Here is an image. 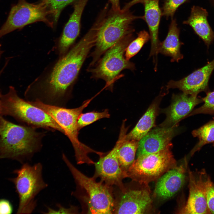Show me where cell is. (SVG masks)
Returning <instances> with one entry per match:
<instances>
[{"label": "cell", "mask_w": 214, "mask_h": 214, "mask_svg": "<svg viewBox=\"0 0 214 214\" xmlns=\"http://www.w3.org/2000/svg\"><path fill=\"white\" fill-rule=\"evenodd\" d=\"M139 141L137 140L125 139L119 148L117 152L118 158L121 168L124 172L125 177L126 172L135 160Z\"/></svg>", "instance_id": "obj_23"}, {"label": "cell", "mask_w": 214, "mask_h": 214, "mask_svg": "<svg viewBox=\"0 0 214 214\" xmlns=\"http://www.w3.org/2000/svg\"><path fill=\"white\" fill-rule=\"evenodd\" d=\"M36 129L15 124L0 115V159H14L22 164L30 160L41 150L45 135Z\"/></svg>", "instance_id": "obj_2"}, {"label": "cell", "mask_w": 214, "mask_h": 214, "mask_svg": "<svg viewBox=\"0 0 214 214\" xmlns=\"http://www.w3.org/2000/svg\"><path fill=\"white\" fill-rule=\"evenodd\" d=\"M187 163L170 169L157 180L154 195L162 200L169 199L176 194L184 183Z\"/></svg>", "instance_id": "obj_16"}, {"label": "cell", "mask_w": 214, "mask_h": 214, "mask_svg": "<svg viewBox=\"0 0 214 214\" xmlns=\"http://www.w3.org/2000/svg\"><path fill=\"white\" fill-rule=\"evenodd\" d=\"M3 53V51H2V50L1 47V46L0 45V58L1 57V56L2 55Z\"/></svg>", "instance_id": "obj_36"}, {"label": "cell", "mask_w": 214, "mask_h": 214, "mask_svg": "<svg viewBox=\"0 0 214 214\" xmlns=\"http://www.w3.org/2000/svg\"><path fill=\"white\" fill-rule=\"evenodd\" d=\"M212 1L213 4L214 5V0H212Z\"/></svg>", "instance_id": "obj_37"}, {"label": "cell", "mask_w": 214, "mask_h": 214, "mask_svg": "<svg viewBox=\"0 0 214 214\" xmlns=\"http://www.w3.org/2000/svg\"><path fill=\"white\" fill-rule=\"evenodd\" d=\"M89 0H77L73 11L65 25L59 41L57 51L61 56L65 54L78 36L80 29L81 15Z\"/></svg>", "instance_id": "obj_18"}, {"label": "cell", "mask_w": 214, "mask_h": 214, "mask_svg": "<svg viewBox=\"0 0 214 214\" xmlns=\"http://www.w3.org/2000/svg\"><path fill=\"white\" fill-rule=\"evenodd\" d=\"M93 36L87 32L48 72L28 87L25 96L29 102L66 107L71 98L74 85L90 50L95 46Z\"/></svg>", "instance_id": "obj_1"}, {"label": "cell", "mask_w": 214, "mask_h": 214, "mask_svg": "<svg viewBox=\"0 0 214 214\" xmlns=\"http://www.w3.org/2000/svg\"><path fill=\"white\" fill-rule=\"evenodd\" d=\"M133 38V34L127 35L108 50L95 66L88 69L92 77L104 80L106 87L111 90L122 71L126 69L132 70L135 69L134 64L126 59L125 56L126 49Z\"/></svg>", "instance_id": "obj_8"}, {"label": "cell", "mask_w": 214, "mask_h": 214, "mask_svg": "<svg viewBox=\"0 0 214 214\" xmlns=\"http://www.w3.org/2000/svg\"><path fill=\"white\" fill-rule=\"evenodd\" d=\"M203 102L202 98L198 97L197 95L183 93L173 94L170 105L163 110L162 112L166 115V118L159 126L176 127L181 119L189 114L195 106Z\"/></svg>", "instance_id": "obj_14"}, {"label": "cell", "mask_w": 214, "mask_h": 214, "mask_svg": "<svg viewBox=\"0 0 214 214\" xmlns=\"http://www.w3.org/2000/svg\"><path fill=\"white\" fill-rule=\"evenodd\" d=\"M14 171L16 176L11 178L19 197L17 214H30L35 209L36 196L46 188L48 184L43 180V166L40 163L31 165L28 162Z\"/></svg>", "instance_id": "obj_6"}, {"label": "cell", "mask_w": 214, "mask_h": 214, "mask_svg": "<svg viewBox=\"0 0 214 214\" xmlns=\"http://www.w3.org/2000/svg\"><path fill=\"white\" fill-rule=\"evenodd\" d=\"M58 207L57 210H54L49 207H47V213L48 214H73L78 213V209L77 207L73 205H71L69 207L66 208L61 204H57L56 205Z\"/></svg>", "instance_id": "obj_31"}, {"label": "cell", "mask_w": 214, "mask_h": 214, "mask_svg": "<svg viewBox=\"0 0 214 214\" xmlns=\"http://www.w3.org/2000/svg\"><path fill=\"white\" fill-rule=\"evenodd\" d=\"M175 127H160L150 131L139 141L137 157L156 152L172 145Z\"/></svg>", "instance_id": "obj_17"}, {"label": "cell", "mask_w": 214, "mask_h": 214, "mask_svg": "<svg viewBox=\"0 0 214 214\" xmlns=\"http://www.w3.org/2000/svg\"><path fill=\"white\" fill-rule=\"evenodd\" d=\"M152 207L150 189L148 185H144L142 188L123 191L118 199L115 201L113 213H146L150 211Z\"/></svg>", "instance_id": "obj_12"}, {"label": "cell", "mask_w": 214, "mask_h": 214, "mask_svg": "<svg viewBox=\"0 0 214 214\" xmlns=\"http://www.w3.org/2000/svg\"><path fill=\"white\" fill-rule=\"evenodd\" d=\"M150 39L148 33L145 30L140 31L137 37L133 40L127 46L125 52V57L128 60L135 55L144 45Z\"/></svg>", "instance_id": "obj_25"}, {"label": "cell", "mask_w": 214, "mask_h": 214, "mask_svg": "<svg viewBox=\"0 0 214 214\" xmlns=\"http://www.w3.org/2000/svg\"><path fill=\"white\" fill-rule=\"evenodd\" d=\"M159 1V0H146L143 3L144 10L143 19L148 26L151 42L150 57L153 58L155 70L157 69L158 55L160 43L158 38V31L162 14Z\"/></svg>", "instance_id": "obj_19"}, {"label": "cell", "mask_w": 214, "mask_h": 214, "mask_svg": "<svg viewBox=\"0 0 214 214\" xmlns=\"http://www.w3.org/2000/svg\"><path fill=\"white\" fill-rule=\"evenodd\" d=\"M62 158L72 174L77 185L87 194L88 212L92 214L113 213L115 201L107 185L97 182L78 170L67 156L63 153Z\"/></svg>", "instance_id": "obj_9"}, {"label": "cell", "mask_w": 214, "mask_h": 214, "mask_svg": "<svg viewBox=\"0 0 214 214\" xmlns=\"http://www.w3.org/2000/svg\"><path fill=\"white\" fill-rule=\"evenodd\" d=\"M188 0H165L161 9L162 15L173 18L177 9Z\"/></svg>", "instance_id": "obj_29"}, {"label": "cell", "mask_w": 214, "mask_h": 214, "mask_svg": "<svg viewBox=\"0 0 214 214\" xmlns=\"http://www.w3.org/2000/svg\"><path fill=\"white\" fill-rule=\"evenodd\" d=\"M214 69V59L203 67L178 81L171 80L167 83L168 89L177 88L183 93L197 95L206 90L210 76Z\"/></svg>", "instance_id": "obj_15"}, {"label": "cell", "mask_w": 214, "mask_h": 214, "mask_svg": "<svg viewBox=\"0 0 214 214\" xmlns=\"http://www.w3.org/2000/svg\"><path fill=\"white\" fill-rule=\"evenodd\" d=\"M213 146H214V144H213Z\"/></svg>", "instance_id": "obj_38"}, {"label": "cell", "mask_w": 214, "mask_h": 214, "mask_svg": "<svg viewBox=\"0 0 214 214\" xmlns=\"http://www.w3.org/2000/svg\"><path fill=\"white\" fill-rule=\"evenodd\" d=\"M110 115L108 109L101 112L92 111L81 113L79 116L77 122V127L79 131L84 127L103 118H109Z\"/></svg>", "instance_id": "obj_27"}, {"label": "cell", "mask_w": 214, "mask_h": 214, "mask_svg": "<svg viewBox=\"0 0 214 214\" xmlns=\"http://www.w3.org/2000/svg\"><path fill=\"white\" fill-rule=\"evenodd\" d=\"M50 13L41 1L30 3L26 0H18L11 7L7 18L0 29V38L16 30L37 22H43L53 27L54 23L48 18Z\"/></svg>", "instance_id": "obj_10"}, {"label": "cell", "mask_w": 214, "mask_h": 214, "mask_svg": "<svg viewBox=\"0 0 214 214\" xmlns=\"http://www.w3.org/2000/svg\"><path fill=\"white\" fill-rule=\"evenodd\" d=\"M201 98L204 104L191 112L188 116L199 114H214V91L207 92L205 97Z\"/></svg>", "instance_id": "obj_28"}, {"label": "cell", "mask_w": 214, "mask_h": 214, "mask_svg": "<svg viewBox=\"0 0 214 214\" xmlns=\"http://www.w3.org/2000/svg\"><path fill=\"white\" fill-rule=\"evenodd\" d=\"M172 146L171 145L156 152L137 156L126 172L125 177L140 185H148L157 180L177 166L171 150Z\"/></svg>", "instance_id": "obj_7"}, {"label": "cell", "mask_w": 214, "mask_h": 214, "mask_svg": "<svg viewBox=\"0 0 214 214\" xmlns=\"http://www.w3.org/2000/svg\"><path fill=\"white\" fill-rule=\"evenodd\" d=\"M7 64V63H6V64H5V66H4V67L3 68V69H2L0 71V75H1V73H2V72H3L4 69V68H5V67L6 66ZM1 94L0 93V97H1Z\"/></svg>", "instance_id": "obj_35"}, {"label": "cell", "mask_w": 214, "mask_h": 214, "mask_svg": "<svg viewBox=\"0 0 214 214\" xmlns=\"http://www.w3.org/2000/svg\"><path fill=\"white\" fill-rule=\"evenodd\" d=\"M192 134L194 137L198 138L199 141L191 152V156L204 145L214 142V119L193 130Z\"/></svg>", "instance_id": "obj_24"}, {"label": "cell", "mask_w": 214, "mask_h": 214, "mask_svg": "<svg viewBox=\"0 0 214 214\" xmlns=\"http://www.w3.org/2000/svg\"><path fill=\"white\" fill-rule=\"evenodd\" d=\"M128 128L123 121L118 139L112 149L107 155L100 157L95 162V177H100L108 186L115 185L123 188L122 180L125 178L117 157L119 148L125 140Z\"/></svg>", "instance_id": "obj_11"}, {"label": "cell", "mask_w": 214, "mask_h": 214, "mask_svg": "<svg viewBox=\"0 0 214 214\" xmlns=\"http://www.w3.org/2000/svg\"><path fill=\"white\" fill-rule=\"evenodd\" d=\"M92 100L85 101L79 107L71 109L48 105L37 101L29 102L33 106L50 115L62 128L64 131V135L68 138L71 143L78 164L85 163L94 164L95 162L89 157L88 154L94 153L100 157L104 154L92 149L81 142L78 139L79 130L77 125L78 119Z\"/></svg>", "instance_id": "obj_4"}, {"label": "cell", "mask_w": 214, "mask_h": 214, "mask_svg": "<svg viewBox=\"0 0 214 214\" xmlns=\"http://www.w3.org/2000/svg\"><path fill=\"white\" fill-rule=\"evenodd\" d=\"M105 8L90 29L95 38V48L92 53L90 67L93 66L102 55L122 38L134 31L132 26L136 19L143 16L133 15L128 10H115Z\"/></svg>", "instance_id": "obj_3"}, {"label": "cell", "mask_w": 214, "mask_h": 214, "mask_svg": "<svg viewBox=\"0 0 214 214\" xmlns=\"http://www.w3.org/2000/svg\"><path fill=\"white\" fill-rule=\"evenodd\" d=\"M164 88L160 95L155 99L145 113L140 119L134 128L126 135L125 140L139 141L154 126L156 117L159 111V105L163 97L168 89Z\"/></svg>", "instance_id": "obj_20"}, {"label": "cell", "mask_w": 214, "mask_h": 214, "mask_svg": "<svg viewBox=\"0 0 214 214\" xmlns=\"http://www.w3.org/2000/svg\"><path fill=\"white\" fill-rule=\"evenodd\" d=\"M146 0H132L127 3L122 8L124 10H128L133 5L139 3H142Z\"/></svg>", "instance_id": "obj_33"}, {"label": "cell", "mask_w": 214, "mask_h": 214, "mask_svg": "<svg viewBox=\"0 0 214 214\" xmlns=\"http://www.w3.org/2000/svg\"><path fill=\"white\" fill-rule=\"evenodd\" d=\"M13 211L12 205L8 200L0 199V214H10Z\"/></svg>", "instance_id": "obj_32"}, {"label": "cell", "mask_w": 214, "mask_h": 214, "mask_svg": "<svg viewBox=\"0 0 214 214\" xmlns=\"http://www.w3.org/2000/svg\"><path fill=\"white\" fill-rule=\"evenodd\" d=\"M180 33L176 19L172 18L167 35L158 49V53L170 57L171 62H178L183 57L180 51L183 43L180 40Z\"/></svg>", "instance_id": "obj_22"}, {"label": "cell", "mask_w": 214, "mask_h": 214, "mask_svg": "<svg viewBox=\"0 0 214 214\" xmlns=\"http://www.w3.org/2000/svg\"><path fill=\"white\" fill-rule=\"evenodd\" d=\"M111 5V8L115 10H121L119 5V0H109Z\"/></svg>", "instance_id": "obj_34"}, {"label": "cell", "mask_w": 214, "mask_h": 214, "mask_svg": "<svg viewBox=\"0 0 214 214\" xmlns=\"http://www.w3.org/2000/svg\"><path fill=\"white\" fill-rule=\"evenodd\" d=\"M206 199L207 207L210 214H214V184L209 176L206 180Z\"/></svg>", "instance_id": "obj_30"}, {"label": "cell", "mask_w": 214, "mask_h": 214, "mask_svg": "<svg viewBox=\"0 0 214 214\" xmlns=\"http://www.w3.org/2000/svg\"><path fill=\"white\" fill-rule=\"evenodd\" d=\"M0 115H9L26 125L64 134L62 128L49 114L20 98L15 88L10 86L8 92L0 97Z\"/></svg>", "instance_id": "obj_5"}, {"label": "cell", "mask_w": 214, "mask_h": 214, "mask_svg": "<svg viewBox=\"0 0 214 214\" xmlns=\"http://www.w3.org/2000/svg\"><path fill=\"white\" fill-rule=\"evenodd\" d=\"M208 15L205 9L193 6L191 8L190 16L183 23L191 26L208 46L214 40V33L208 23Z\"/></svg>", "instance_id": "obj_21"}, {"label": "cell", "mask_w": 214, "mask_h": 214, "mask_svg": "<svg viewBox=\"0 0 214 214\" xmlns=\"http://www.w3.org/2000/svg\"><path fill=\"white\" fill-rule=\"evenodd\" d=\"M75 0H41L52 17L54 24L56 23L63 9Z\"/></svg>", "instance_id": "obj_26"}, {"label": "cell", "mask_w": 214, "mask_h": 214, "mask_svg": "<svg viewBox=\"0 0 214 214\" xmlns=\"http://www.w3.org/2000/svg\"><path fill=\"white\" fill-rule=\"evenodd\" d=\"M189 194L185 204L178 211L180 214H210L206 199L204 170L195 174L188 171Z\"/></svg>", "instance_id": "obj_13"}]
</instances>
